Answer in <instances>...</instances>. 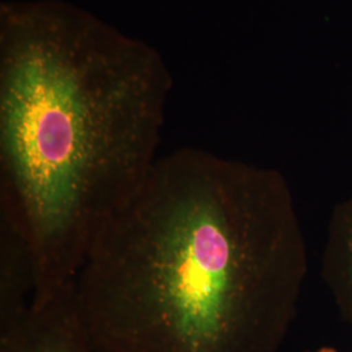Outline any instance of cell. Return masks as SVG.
Listing matches in <instances>:
<instances>
[{
  "label": "cell",
  "mask_w": 352,
  "mask_h": 352,
  "mask_svg": "<svg viewBox=\"0 0 352 352\" xmlns=\"http://www.w3.org/2000/svg\"><path fill=\"white\" fill-rule=\"evenodd\" d=\"M329 263H331V272L338 276L340 294L352 307V200L342 208L336 219Z\"/></svg>",
  "instance_id": "obj_4"
},
{
  "label": "cell",
  "mask_w": 352,
  "mask_h": 352,
  "mask_svg": "<svg viewBox=\"0 0 352 352\" xmlns=\"http://www.w3.org/2000/svg\"><path fill=\"white\" fill-rule=\"evenodd\" d=\"M308 352H336L333 349H327V347H325V349H320V350H316V351H308Z\"/></svg>",
  "instance_id": "obj_5"
},
{
  "label": "cell",
  "mask_w": 352,
  "mask_h": 352,
  "mask_svg": "<svg viewBox=\"0 0 352 352\" xmlns=\"http://www.w3.org/2000/svg\"><path fill=\"white\" fill-rule=\"evenodd\" d=\"M307 267L279 171L182 148L93 241L76 308L101 352H278Z\"/></svg>",
  "instance_id": "obj_1"
},
{
  "label": "cell",
  "mask_w": 352,
  "mask_h": 352,
  "mask_svg": "<svg viewBox=\"0 0 352 352\" xmlns=\"http://www.w3.org/2000/svg\"><path fill=\"white\" fill-rule=\"evenodd\" d=\"M173 84L153 46L78 6L0 4V225L30 253L33 304L75 286L146 182Z\"/></svg>",
  "instance_id": "obj_2"
},
{
  "label": "cell",
  "mask_w": 352,
  "mask_h": 352,
  "mask_svg": "<svg viewBox=\"0 0 352 352\" xmlns=\"http://www.w3.org/2000/svg\"><path fill=\"white\" fill-rule=\"evenodd\" d=\"M0 352H101L82 325L75 286L41 304L0 316Z\"/></svg>",
  "instance_id": "obj_3"
}]
</instances>
